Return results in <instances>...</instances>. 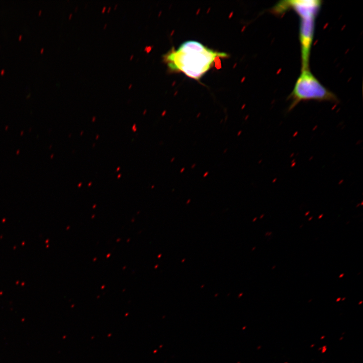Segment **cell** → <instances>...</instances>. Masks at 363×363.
Here are the masks:
<instances>
[{
    "mask_svg": "<svg viewBox=\"0 0 363 363\" xmlns=\"http://www.w3.org/2000/svg\"><path fill=\"white\" fill-rule=\"evenodd\" d=\"M227 56L226 53L215 51L198 41L188 40L177 49L171 48L163 56V60L170 72L199 80L218 59Z\"/></svg>",
    "mask_w": 363,
    "mask_h": 363,
    "instance_id": "obj_1",
    "label": "cell"
},
{
    "mask_svg": "<svg viewBox=\"0 0 363 363\" xmlns=\"http://www.w3.org/2000/svg\"><path fill=\"white\" fill-rule=\"evenodd\" d=\"M322 2L318 0L284 1L276 4L271 11L280 15L289 9L299 17V39L300 45L301 70L309 69L311 49L313 41L315 19Z\"/></svg>",
    "mask_w": 363,
    "mask_h": 363,
    "instance_id": "obj_2",
    "label": "cell"
},
{
    "mask_svg": "<svg viewBox=\"0 0 363 363\" xmlns=\"http://www.w3.org/2000/svg\"><path fill=\"white\" fill-rule=\"evenodd\" d=\"M289 99L291 102L289 110L302 101L314 100L332 102L338 101L337 96L323 85L309 69L301 70Z\"/></svg>",
    "mask_w": 363,
    "mask_h": 363,
    "instance_id": "obj_3",
    "label": "cell"
},
{
    "mask_svg": "<svg viewBox=\"0 0 363 363\" xmlns=\"http://www.w3.org/2000/svg\"><path fill=\"white\" fill-rule=\"evenodd\" d=\"M344 276V274H343H343H341L339 276V278H341V277H342V276Z\"/></svg>",
    "mask_w": 363,
    "mask_h": 363,
    "instance_id": "obj_4",
    "label": "cell"
},
{
    "mask_svg": "<svg viewBox=\"0 0 363 363\" xmlns=\"http://www.w3.org/2000/svg\"><path fill=\"white\" fill-rule=\"evenodd\" d=\"M312 217H311V218L309 219V220H311V219H312Z\"/></svg>",
    "mask_w": 363,
    "mask_h": 363,
    "instance_id": "obj_5",
    "label": "cell"
},
{
    "mask_svg": "<svg viewBox=\"0 0 363 363\" xmlns=\"http://www.w3.org/2000/svg\"><path fill=\"white\" fill-rule=\"evenodd\" d=\"M275 268V266H274V267L272 268V269Z\"/></svg>",
    "mask_w": 363,
    "mask_h": 363,
    "instance_id": "obj_6",
    "label": "cell"
}]
</instances>
